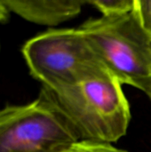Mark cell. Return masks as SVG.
<instances>
[{
  "label": "cell",
  "mask_w": 151,
  "mask_h": 152,
  "mask_svg": "<svg viewBox=\"0 0 151 152\" xmlns=\"http://www.w3.org/2000/svg\"><path fill=\"white\" fill-rule=\"evenodd\" d=\"M10 12L44 26H57L77 17L86 0H4Z\"/></svg>",
  "instance_id": "5"
},
{
  "label": "cell",
  "mask_w": 151,
  "mask_h": 152,
  "mask_svg": "<svg viewBox=\"0 0 151 152\" xmlns=\"http://www.w3.org/2000/svg\"><path fill=\"white\" fill-rule=\"evenodd\" d=\"M10 11L4 0H0V22H6L9 19Z\"/></svg>",
  "instance_id": "9"
},
{
  "label": "cell",
  "mask_w": 151,
  "mask_h": 152,
  "mask_svg": "<svg viewBox=\"0 0 151 152\" xmlns=\"http://www.w3.org/2000/svg\"><path fill=\"white\" fill-rule=\"evenodd\" d=\"M60 152H128L115 147L112 143L81 140Z\"/></svg>",
  "instance_id": "7"
},
{
  "label": "cell",
  "mask_w": 151,
  "mask_h": 152,
  "mask_svg": "<svg viewBox=\"0 0 151 152\" xmlns=\"http://www.w3.org/2000/svg\"><path fill=\"white\" fill-rule=\"evenodd\" d=\"M77 28L123 86L142 91L150 82L151 39L133 11L92 18Z\"/></svg>",
  "instance_id": "3"
},
{
  "label": "cell",
  "mask_w": 151,
  "mask_h": 152,
  "mask_svg": "<svg viewBox=\"0 0 151 152\" xmlns=\"http://www.w3.org/2000/svg\"><path fill=\"white\" fill-rule=\"evenodd\" d=\"M133 12L151 39V0H134Z\"/></svg>",
  "instance_id": "8"
},
{
  "label": "cell",
  "mask_w": 151,
  "mask_h": 152,
  "mask_svg": "<svg viewBox=\"0 0 151 152\" xmlns=\"http://www.w3.org/2000/svg\"><path fill=\"white\" fill-rule=\"evenodd\" d=\"M78 141L44 89L29 103L0 110V152H60Z\"/></svg>",
  "instance_id": "4"
},
{
  "label": "cell",
  "mask_w": 151,
  "mask_h": 152,
  "mask_svg": "<svg viewBox=\"0 0 151 152\" xmlns=\"http://www.w3.org/2000/svg\"><path fill=\"white\" fill-rule=\"evenodd\" d=\"M142 92L149 97V99L150 100L151 102V81L146 85V86L144 87V89L142 90Z\"/></svg>",
  "instance_id": "10"
},
{
  "label": "cell",
  "mask_w": 151,
  "mask_h": 152,
  "mask_svg": "<svg viewBox=\"0 0 151 152\" xmlns=\"http://www.w3.org/2000/svg\"><path fill=\"white\" fill-rule=\"evenodd\" d=\"M78 134L80 141L113 143L131 121L130 103L115 76L85 80L54 91L43 88Z\"/></svg>",
  "instance_id": "1"
},
{
  "label": "cell",
  "mask_w": 151,
  "mask_h": 152,
  "mask_svg": "<svg viewBox=\"0 0 151 152\" xmlns=\"http://www.w3.org/2000/svg\"><path fill=\"white\" fill-rule=\"evenodd\" d=\"M150 52H151V45H150Z\"/></svg>",
  "instance_id": "11"
},
{
  "label": "cell",
  "mask_w": 151,
  "mask_h": 152,
  "mask_svg": "<svg viewBox=\"0 0 151 152\" xmlns=\"http://www.w3.org/2000/svg\"><path fill=\"white\" fill-rule=\"evenodd\" d=\"M134 0H86V4L97 9L101 16H118L133 9Z\"/></svg>",
  "instance_id": "6"
},
{
  "label": "cell",
  "mask_w": 151,
  "mask_h": 152,
  "mask_svg": "<svg viewBox=\"0 0 151 152\" xmlns=\"http://www.w3.org/2000/svg\"><path fill=\"white\" fill-rule=\"evenodd\" d=\"M21 53L30 75L50 91L114 76L78 28L44 31L28 40Z\"/></svg>",
  "instance_id": "2"
}]
</instances>
